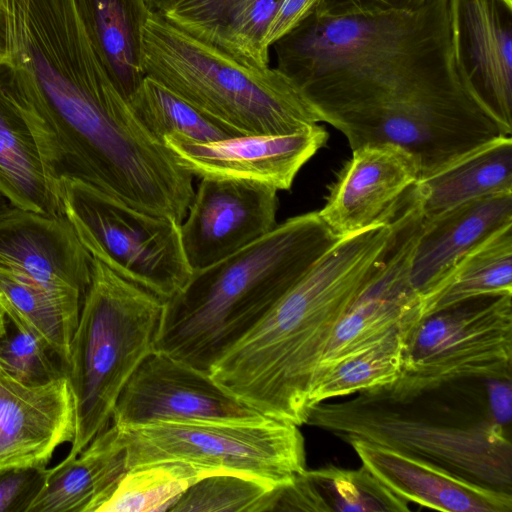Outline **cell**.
Listing matches in <instances>:
<instances>
[{
	"label": "cell",
	"mask_w": 512,
	"mask_h": 512,
	"mask_svg": "<svg viewBox=\"0 0 512 512\" xmlns=\"http://www.w3.org/2000/svg\"><path fill=\"white\" fill-rule=\"evenodd\" d=\"M272 46L276 68L323 122L464 87L452 59L448 0L377 15L328 17L313 10Z\"/></svg>",
	"instance_id": "obj_1"
},
{
	"label": "cell",
	"mask_w": 512,
	"mask_h": 512,
	"mask_svg": "<svg viewBox=\"0 0 512 512\" xmlns=\"http://www.w3.org/2000/svg\"><path fill=\"white\" fill-rule=\"evenodd\" d=\"M392 218L340 238L212 365L211 378L265 417L305 424L326 344L388 249Z\"/></svg>",
	"instance_id": "obj_2"
},
{
	"label": "cell",
	"mask_w": 512,
	"mask_h": 512,
	"mask_svg": "<svg viewBox=\"0 0 512 512\" xmlns=\"http://www.w3.org/2000/svg\"><path fill=\"white\" fill-rule=\"evenodd\" d=\"M494 377L424 385L397 381L350 400L314 405L305 424L343 441L364 440L443 468L472 483L512 494L510 428L492 414Z\"/></svg>",
	"instance_id": "obj_3"
},
{
	"label": "cell",
	"mask_w": 512,
	"mask_h": 512,
	"mask_svg": "<svg viewBox=\"0 0 512 512\" xmlns=\"http://www.w3.org/2000/svg\"><path fill=\"white\" fill-rule=\"evenodd\" d=\"M339 239L318 211L308 212L193 271L164 301L155 351L209 373Z\"/></svg>",
	"instance_id": "obj_4"
},
{
	"label": "cell",
	"mask_w": 512,
	"mask_h": 512,
	"mask_svg": "<svg viewBox=\"0 0 512 512\" xmlns=\"http://www.w3.org/2000/svg\"><path fill=\"white\" fill-rule=\"evenodd\" d=\"M146 76L240 135H283L323 122L276 67L245 65L150 11L142 26Z\"/></svg>",
	"instance_id": "obj_5"
},
{
	"label": "cell",
	"mask_w": 512,
	"mask_h": 512,
	"mask_svg": "<svg viewBox=\"0 0 512 512\" xmlns=\"http://www.w3.org/2000/svg\"><path fill=\"white\" fill-rule=\"evenodd\" d=\"M164 300L93 258L64 369L76 409L75 457L112 422L125 384L155 351Z\"/></svg>",
	"instance_id": "obj_6"
},
{
	"label": "cell",
	"mask_w": 512,
	"mask_h": 512,
	"mask_svg": "<svg viewBox=\"0 0 512 512\" xmlns=\"http://www.w3.org/2000/svg\"><path fill=\"white\" fill-rule=\"evenodd\" d=\"M127 469L182 461L238 474L270 488L289 484L306 470L298 425L259 415L248 419L165 421L120 428Z\"/></svg>",
	"instance_id": "obj_7"
},
{
	"label": "cell",
	"mask_w": 512,
	"mask_h": 512,
	"mask_svg": "<svg viewBox=\"0 0 512 512\" xmlns=\"http://www.w3.org/2000/svg\"><path fill=\"white\" fill-rule=\"evenodd\" d=\"M64 214L91 254L164 301L190 280L175 219L138 210L80 181L61 184Z\"/></svg>",
	"instance_id": "obj_8"
},
{
	"label": "cell",
	"mask_w": 512,
	"mask_h": 512,
	"mask_svg": "<svg viewBox=\"0 0 512 512\" xmlns=\"http://www.w3.org/2000/svg\"><path fill=\"white\" fill-rule=\"evenodd\" d=\"M326 123L346 137L351 149L376 142L404 148L418 161L420 176L512 132L464 87L338 115Z\"/></svg>",
	"instance_id": "obj_9"
},
{
	"label": "cell",
	"mask_w": 512,
	"mask_h": 512,
	"mask_svg": "<svg viewBox=\"0 0 512 512\" xmlns=\"http://www.w3.org/2000/svg\"><path fill=\"white\" fill-rule=\"evenodd\" d=\"M512 376V294L482 295L423 317L403 351L405 385Z\"/></svg>",
	"instance_id": "obj_10"
},
{
	"label": "cell",
	"mask_w": 512,
	"mask_h": 512,
	"mask_svg": "<svg viewBox=\"0 0 512 512\" xmlns=\"http://www.w3.org/2000/svg\"><path fill=\"white\" fill-rule=\"evenodd\" d=\"M259 415L209 373L154 351L122 389L112 423L124 429L165 421L234 420Z\"/></svg>",
	"instance_id": "obj_11"
},
{
	"label": "cell",
	"mask_w": 512,
	"mask_h": 512,
	"mask_svg": "<svg viewBox=\"0 0 512 512\" xmlns=\"http://www.w3.org/2000/svg\"><path fill=\"white\" fill-rule=\"evenodd\" d=\"M277 192L257 181L201 178L180 224L182 248L192 271L232 255L273 230Z\"/></svg>",
	"instance_id": "obj_12"
},
{
	"label": "cell",
	"mask_w": 512,
	"mask_h": 512,
	"mask_svg": "<svg viewBox=\"0 0 512 512\" xmlns=\"http://www.w3.org/2000/svg\"><path fill=\"white\" fill-rule=\"evenodd\" d=\"M448 18L460 82L512 129V0H448Z\"/></svg>",
	"instance_id": "obj_13"
},
{
	"label": "cell",
	"mask_w": 512,
	"mask_h": 512,
	"mask_svg": "<svg viewBox=\"0 0 512 512\" xmlns=\"http://www.w3.org/2000/svg\"><path fill=\"white\" fill-rule=\"evenodd\" d=\"M328 138L327 130L315 124L283 135H240L206 143L168 135L163 142L192 176L257 181L279 191L291 188Z\"/></svg>",
	"instance_id": "obj_14"
},
{
	"label": "cell",
	"mask_w": 512,
	"mask_h": 512,
	"mask_svg": "<svg viewBox=\"0 0 512 512\" xmlns=\"http://www.w3.org/2000/svg\"><path fill=\"white\" fill-rule=\"evenodd\" d=\"M93 257L65 215L11 206L0 214V268L45 290L83 300Z\"/></svg>",
	"instance_id": "obj_15"
},
{
	"label": "cell",
	"mask_w": 512,
	"mask_h": 512,
	"mask_svg": "<svg viewBox=\"0 0 512 512\" xmlns=\"http://www.w3.org/2000/svg\"><path fill=\"white\" fill-rule=\"evenodd\" d=\"M419 177L418 161L404 148L387 142L360 145L318 213L338 238L388 222Z\"/></svg>",
	"instance_id": "obj_16"
},
{
	"label": "cell",
	"mask_w": 512,
	"mask_h": 512,
	"mask_svg": "<svg viewBox=\"0 0 512 512\" xmlns=\"http://www.w3.org/2000/svg\"><path fill=\"white\" fill-rule=\"evenodd\" d=\"M75 432V402L65 375L27 385L0 365V469L45 468Z\"/></svg>",
	"instance_id": "obj_17"
},
{
	"label": "cell",
	"mask_w": 512,
	"mask_h": 512,
	"mask_svg": "<svg viewBox=\"0 0 512 512\" xmlns=\"http://www.w3.org/2000/svg\"><path fill=\"white\" fill-rule=\"evenodd\" d=\"M362 465L407 502L448 512H511L512 494L364 440L349 442Z\"/></svg>",
	"instance_id": "obj_18"
},
{
	"label": "cell",
	"mask_w": 512,
	"mask_h": 512,
	"mask_svg": "<svg viewBox=\"0 0 512 512\" xmlns=\"http://www.w3.org/2000/svg\"><path fill=\"white\" fill-rule=\"evenodd\" d=\"M512 223V193L473 199L427 218L411 260L410 279L421 298L429 294L475 246Z\"/></svg>",
	"instance_id": "obj_19"
},
{
	"label": "cell",
	"mask_w": 512,
	"mask_h": 512,
	"mask_svg": "<svg viewBox=\"0 0 512 512\" xmlns=\"http://www.w3.org/2000/svg\"><path fill=\"white\" fill-rule=\"evenodd\" d=\"M127 470L124 435L111 422L75 457L48 468L27 512H98Z\"/></svg>",
	"instance_id": "obj_20"
},
{
	"label": "cell",
	"mask_w": 512,
	"mask_h": 512,
	"mask_svg": "<svg viewBox=\"0 0 512 512\" xmlns=\"http://www.w3.org/2000/svg\"><path fill=\"white\" fill-rule=\"evenodd\" d=\"M512 193V139H490L423 174L410 194L423 218L464 202Z\"/></svg>",
	"instance_id": "obj_21"
},
{
	"label": "cell",
	"mask_w": 512,
	"mask_h": 512,
	"mask_svg": "<svg viewBox=\"0 0 512 512\" xmlns=\"http://www.w3.org/2000/svg\"><path fill=\"white\" fill-rule=\"evenodd\" d=\"M408 502L396 495L363 465H333L305 470L275 491L271 512H407Z\"/></svg>",
	"instance_id": "obj_22"
},
{
	"label": "cell",
	"mask_w": 512,
	"mask_h": 512,
	"mask_svg": "<svg viewBox=\"0 0 512 512\" xmlns=\"http://www.w3.org/2000/svg\"><path fill=\"white\" fill-rule=\"evenodd\" d=\"M0 194L13 207L65 215L61 192L46 171L30 127L1 84Z\"/></svg>",
	"instance_id": "obj_23"
},
{
	"label": "cell",
	"mask_w": 512,
	"mask_h": 512,
	"mask_svg": "<svg viewBox=\"0 0 512 512\" xmlns=\"http://www.w3.org/2000/svg\"><path fill=\"white\" fill-rule=\"evenodd\" d=\"M88 35L112 82L128 99L145 75L142 26L145 0H76Z\"/></svg>",
	"instance_id": "obj_24"
},
{
	"label": "cell",
	"mask_w": 512,
	"mask_h": 512,
	"mask_svg": "<svg viewBox=\"0 0 512 512\" xmlns=\"http://www.w3.org/2000/svg\"><path fill=\"white\" fill-rule=\"evenodd\" d=\"M0 304L7 318L32 333L57 356L63 370L82 301L55 294L0 268Z\"/></svg>",
	"instance_id": "obj_25"
},
{
	"label": "cell",
	"mask_w": 512,
	"mask_h": 512,
	"mask_svg": "<svg viewBox=\"0 0 512 512\" xmlns=\"http://www.w3.org/2000/svg\"><path fill=\"white\" fill-rule=\"evenodd\" d=\"M501 294H512V223L470 250L423 297L422 318L473 297Z\"/></svg>",
	"instance_id": "obj_26"
},
{
	"label": "cell",
	"mask_w": 512,
	"mask_h": 512,
	"mask_svg": "<svg viewBox=\"0 0 512 512\" xmlns=\"http://www.w3.org/2000/svg\"><path fill=\"white\" fill-rule=\"evenodd\" d=\"M411 330L394 332L323 369L317 375L310 392V409L335 397L397 381L402 374L403 351Z\"/></svg>",
	"instance_id": "obj_27"
},
{
	"label": "cell",
	"mask_w": 512,
	"mask_h": 512,
	"mask_svg": "<svg viewBox=\"0 0 512 512\" xmlns=\"http://www.w3.org/2000/svg\"><path fill=\"white\" fill-rule=\"evenodd\" d=\"M217 473L203 466L165 461L128 469L98 512H167L193 484Z\"/></svg>",
	"instance_id": "obj_28"
},
{
	"label": "cell",
	"mask_w": 512,
	"mask_h": 512,
	"mask_svg": "<svg viewBox=\"0 0 512 512\" xmlns=\"http://www.w3.org/2000/svg\"><path fill=\"white\" fill-rule=\"evenodd\" d=\"M128 101L141 124L162 142L168 135L202 143L240 136L149 76Z\"/></svg>",
	"instance_id": "obj_29"
},
{
	"label": "cell",
	"mask_w": 512,
	"mask_h": 512,
	"mask_svg": "<svg viewBox=\"0 0 512 512\" xmlns=\"http://www.w3.org/2000/svg\"><path fill=\"white\" fill-rule=\"evenodd\" d=\"M280 0H233L223 21L207 41L239 62L269 67L263 39Z\"/></svg>",
	"instance_id": "obj_30"
},
{
	"label": "cell",
	"mask_w": 512,
	"mask_h": 512,
	"mask_svg": "<svg viewBox=\"0 0 512 512\" xmlns=\"http://www.w3.org/2000/svg\"><path fill=\"white\" fill-rule=\"evenodd\" d=\"M273 490L248 477L217 473L193 484L170 512H266Z\"/></svg>",
	"instance_id": "obj_31"
},
{
	"label": "cell",
	"mask_w": 512,
	"mask_h": 512,
	"mask_svg": "<svg viewBox=\"0 0 512 512\" xmlns=\"http://www.w3.org/2000/svg\"><path fill=\"white\" fill-rule=\"evenodd\" d=\"M51 354L32 333L8 319L6 332L0 337V365L12 377L27 385H42L64 376Z\"/></svg>",
	"instance_id": "obj_32"
},
{
	"label": "cell",
	"mask_w": 512,
	"mask_h": 512,
	"mask_svg": "<svg viewBox=\"0 0 512 512\" xmlns=\"http://www.w3.org/2000/svg\"><path fill=\"white\" fill-rule=\"evenodd\" d=\"M233 0H172L160 14L193 36L207 40Z\"/></svg>",
	"instance_id": "obj_33"
},
{
	"label": "cell",
	"mask_w": 512,
	"mask_h": 512,
	"mask_svg": "<svg viewBox=\"0 0 512 512\" xmlns=\"http://www.w3.org/2000/svg\"><path fill=\"white\" fill-rule=\"evenodd\" d=\"M48 468L0 469V512H27L45 484Z\"/></svg>",
	"instance_id": "obj_34"
},
{
	"label": "cell",
	"mask_w": 512,
	"mask_h": 512,
	"mask_svg": "<svg viewBox=\"0 0 512 512\" xmlns=\"http://www.w3.org/2000/svg\"><path fill=\"white\" fill-rule=\"evenodd\" d=\"M428 0H318L314 11L321 16L342 17L411 12Z\"/></svg>",
	"instance_id": "obj_35"
},
{
	"label": "cell",
	"mask_w": 512,
	"mask_h": 512,
	"mask_svg": "<svg viewBox=\"0 0 512 512\" xmlns=\"http://www.w3.org/2000/svg\"><path fill=\"white\" fill-rule=\"evenodd\" d=\"M318 0H280L263 39V47H270L297 27L315 8Z\"/></svg>",
	"instance_id": "obj_36"
},
{
	"label": "cell",
	"mask_w": 512,
	"mask_h": 512,
	"mask_svg": "<svg viewBox=\"0 0 512 512\" xmlns=\"http://www.w3.org/2000/svg\"><path fill=\"white\" fill-rule=\"evenodd\" d=\"M12 59V39L10 17L7 8H0V68L10 65Z\"/></svg>",
	"instance_id": "obj_37"
},
{
	"label": "cell",
	"mask_w": 512,
	"mask_h": 512,
	"mask_svg": "<svg viewBox=\"0 0 512 512\" xmlns=\"http://www.w3.org/2000/svg\"><path fill=\"white\" fill-rule=\"evenodd\" d=\"M151 11L163 12L172 0H145Z\"/></svg>",
	"instance_id": "obj_38"
},
{
	"label": "cell",
	"mask_w": 512,
	"mask_h": 512,
	"mask_svg": "<svg viewBox=\"0 0 512 512\" xmlns=\"http://www.w3.org/2000/svg\"><path fill=\"white\" fill-rule=\"evenodd\" d=\"M8 318L3 306L0 304V337L6 332Z\"/></svg>",
	"instance_id": "obj_39"
},
{
	"label": "cell",
	"mask_w": 512,
	"mask_h": 512,
	"mask_svg": "<svg viewBox=\"0 0 512 512\" xmlns=\"http://www.w3.org/2000/svg\"><path fill=\"white\" fill-rule=\"evenodd\" d=\"M9 202L0 194V214L10 208Z\"/></svg>",
	"instance_id": "obj_40"
},
{
	"label": "cell",
	"mask_w": 512,
	"mask_h": 512,
	"mask_svg": "<svg viewBox=\"0 0 512 512\" xmlns=\"http://www.w3.org/2000/svg\"><path fill=\"white\" fill-rule=\"evenodd\" d=\"M0 8H7V0H0Z\"/></svg>",
	"instance_id": "obj_41"
}]
</instances>
